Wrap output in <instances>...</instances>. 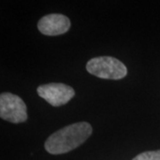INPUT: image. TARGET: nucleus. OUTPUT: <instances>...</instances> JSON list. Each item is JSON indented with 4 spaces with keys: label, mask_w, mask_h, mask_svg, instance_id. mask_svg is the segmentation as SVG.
Masks as SVG:
<instances>
[{
    "label": "nucleus",
    "mask_w": 160,
    "mask_h": 160,
    "mask_svg": "<svg viewBox=\"0 0 160 160\" xmlns=\"http://www.w3.org/2000/svg\"><path fill=\"white\" fill-rule=\"evenodd\" d=\"M92 132V128L89 123H75L51 134L45 143V149L52 155L68 153L85 142Z\"/></svg>",
    "instance_id": "obj_1"
},
{
    "label": "nucleus",
    "mask_w": 160,
    "mask_h": 160,
    "mask_svg": "<svg viewBox=\"0 0 160 160\" xmlns=\"http://www.w3.org/2000/svg\"><path fill=\"white\" fill-rule=\"evenodd\" d=\"M86 70L90 74L104 79H121L127 74L125 64L111 56H100L86 63Z\"/></svg>",
    "instance_id": "obj_2"
},
{
    "label": "nucleus",
    "mask_w": 160,
    "mask_h": 160,
    "mask_svg": "<svg viewBox=\"0 0 160 160\" xmlns=\"http://www.w3.org/2000/svg\"><path fill=\"white\" fill-rule=\"evenodd\" d=\"M0 117L13 124L23 123L28 118L26 104L18 95L2 92L0 95Z\"/></svg>",
    "instance_id": "obj_3"
},
{
    "label": "nucleus",
    "mask_w": 160,
    "mask_h": 160,
    "mask_svg": "<svg viewBox=\"0 0 160 160\" xmlns=\"http://www.w3.org/2000/svg\"><path fill=\"white\" fill-rule=\"evenodd\" d=\"M40 97L54 107L68 103L74 97L75 91L71 86L62 83H50L42 85L37 89Z\"/></svg>",
    "instance_id": "obj_4"
},
{
    "label": "nucleus",
    "mask_w": 160,
    "mask_h": 160,
    "mask_svg": "<svg viewBox=\"0 0 160 160\" xmlns=\"http://www.w3.org/2000/svg\"><path fill=\"white\" fill-rule=\"evenodd\" d=\"M70 28V21L61 13H51L42 17L38 23V29L46 36H58L66 33Z\"/></svg>",
    "instance_id": "obj_5"
},
{
    "label": "nucleus",
    "mask_w": 160,
    "mask_h": 160,
    "mask_svg": "<svg viewBox=\"0 0 160 160\" xmlns=\"http://www.w3.org/2000/svg\"><path fill=\"white\" fill-rule=\"evenodd\" d=\"M132 160H160V150L145 151L137 155Z\"/></svg>",
    "instance_id": "obj_6"
}]
</instances>
